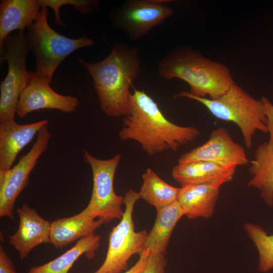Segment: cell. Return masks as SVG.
Returning a JSON list of instances; mask_svg holds the SVG:
<instances>
[{
  "label": "cell",
  "instance_id": "6da1fadb",
  "mask_svg": "<svg viewBox=\"0 0 273 273\" xmlns=\"http://www.w3.org/2000/svg\"><path fill=\"white\" fill-rule=\"evenodd\" d=\"M129 112L118 132L122 141L138 142L148 155L176 151L200 134L198 127L181 126L168 119L157 103L144 90L133 88L128 99Z\"/></svg>",
  "mask_w": 273,
  "mask_h": 273
},
{
  "label": "cell",
  "instance_id": "7a4b0ae2",
  "mask_svg": "<svg viewBox=\"0 0 273 273\" xmlns=\"http://www.w3.org/2000/svg\"><path fill=\"white\" fill-rule=\"evenodd\" d=\"M77 60L93 79L102 111L111 117L126 116L129 89L141 72L139 49L117 42L99 62L90 63L80 57Z\"/></svg>",
  "mask_w": 273,
  "mask_h": 273
},
{
  "label": "cell",
  "instance_id": "3957f363",
  "mask_svg": "<svg viewBox=\"0 0 273 273\" xmlns=\"http://www.w3.org/2000/svg\"><path fill=\"white\" fill-rule=\"evenodd\" d=\"M163 79H181L190 87V95L215 99L221 96L235 82L231 71L224 64L206 57L188 46L178 47L168 52L157 64Z\"/></svg>",
  "mask_w": 273,
  "mask_h": 273
},
{
  "label": "cell",
  "instance_id": "277c9868",
  "mask_svg": "<svg viewBox=\"0 0 273 273\" xmlns=\"http://www.w3.org/2000/svg\"><path fill=\"white\" fill-rule=\"evenodd\" d=\"M174 97L196 101L216 118L236 124L248 149L252 148L253 136L256 132L268 133L267 118L261 99H255L235 82L226 93L215 99L196 97L185 91Z\"/></svg>",
  "mask_w": 273,
  "mask_h": 273
},
{
  "label": "cell",
  "instance_id": "5b68a950",
  "mask_svg": "<svg viewBox=\"0 0 273 273\" xmlns=\"http://www.w3.org/2000/svg\"><path fill=\"white\" fill-rule=\"evenodd\" d=\"M48 7H42L25 34L29 51L35 59V73L51 84L56 69L65 58L78 49L92 47L94 41L85 36L72 38L58 33L48 23Z\"/></svg>",
  "mask_w": 273,
  "mask_h": 273
},
{
  "label": "cell",
  "instance_id": "8992f818",
  "mask_svg": "<svg viewBox=\"0 0 273 273\" xmlns=\"http://www.w3.org/2000/svg\"><path fill=\"white\" fill-rule=\"evenodd\" d=\"M29 51L24 32L7 37L0 54L1 66L5 62L8 65L7 75L0 84V123L15 120L19 98L29 81L26 59Z\"/></svg>",
  "mask_w": 273,
  "mask_h": 273
},
{
  "label": "cell",
  "instance_id": "52a82bcc",
  "mask_svg": "<svg viewBox=\"0 0 273 273\" xmlns=\"http://www.w3.org/2000/svg\"><path fill=\"white\" fill-rule=\"evenodd\" d=\"M140 199L139 192L132 189L126 192L123 215L109 234L105 259L92 273H121L127 269L129 260L133 255L143 252L148 232L145 230L136 232L132 217L134 205Z\"/></svg>",
  "mask_w": 273,
  "mask_h": 273
},
{
  "label": "cell",
  "instance_id": "ba28073f",
  "mask_svg": "<svg viewBox=\"0 0 273 273\" xmlns=\"http://www.w3.org/2000/svg\"><path fill=\"white\" fill-rule=\"evenodd\" d=\"M83 159L91 168L93 187L86 207L95 218L104 223L115 219H121L124 211L123 197L117 195L114 188V179L121 155L117 154L109 159H100L83 149Z\"/></svg>",
  "mask_w": 273,
  "mask_h": 273
},
{
  "label": "cell",
  "instance_id": "9c48e42d",
  "mask_svg": "<svg viewBox=\"0 0 273 273\" xmlns=\"http://www.w3.org/2000/svg\"><path fill=\"white\" fill-rule=\"evenodd\" d=\"M165 0H128L110 13L112 26L137 41L174 14Z\"/></svg>",
  "mask_w": 273,
  "mask_h": 273
},
{
  "label": "cell",
  "instance_id": "30bf717a",
  "mask_svg": "<svg viewBox=\"0 0 273 273\" xmlns=\"http://www.w3.org/2000/svg\"><path fill=\"white\" fill-rule=\"evenodd\" d=\"M51 133L48 126L37 133L31 149L10 169L0 171V217L14 219L16 200L28 186L29 177L41 155L47 150Z\"/></svg>",
  "mask_w": 273,
  "mask_h": 273
},
{
  "label": "cell",
  "instance_id": "8fae6325",
  "mask_svg": "<svg viewBox=\"0 0 273 273\" xmlns=\"http://www.w3.org/2000/svg\"><path fill=\"white\" fill-rule=\"evenodd\" d=\"M195 161L236 167L249 163L245 149L235 142L228 130L222 127L214 129L206 143L181 155L177 163Z\"/></svg>",
  "mask_w": 273,
  "mask_h": 273
},
{
  "label": "cell",
  "instance_id": "7c38bea8",
  "mask_svg": "<svg viewBox=\"0 0 273 273\" xmlns=\"http://www.w3.org/2000/svg\"><path fill=\"white\" fill-rule=\"evenodd\" d=\"M27 85L19 98L17 115L24 118L28 114L41 109H54L66 113L74 112L79 101L72 95H62L56 93L35 71H29Z\"/></svg>",
  "mask_w": 273,
  "mask_h": 273
},
{
  "label": "cell",
  "instance_id": "4fadbf2b",
  "mask_svg": "<svg viewBox=\"0 0 273 273\" xmlns=\"http://www.w3.org/2000/svg\"><path fill=\"white\" fill-rule=\"evenodd\" d=\"M19 224L16 232L10 236L9 243L24 259L36 246L51 243V222L40 216L35 209L24 204L17 209Z\"/></svg>",
  "mask_w": 273,
  "mask_h": 273
},
{
  "label": "cell",
  "instance_id": "5bb4252c",
  "mask_svg": "<svg viewBox=\"0 0 273 273\" xmlns=\"http://www.w3.org/2000/svg\"><path fill=\"white\" fill-rule=\"evenodd\" d=\"M48 125L47 119L25 124L15 120L0 123V171L10 169L21 151Z\"/></svg>",
  "mask_w": 273,
  "mask_h": 273
},
{
  "label": "cell",
  "instance_id": "9a60e30c",
  "mask_svg": "<svg viewBox=\"0 0 273 273\" xmlns=\"http://www.w3.org/2000/svg\"><path fill=\"white\" fill-rule=\"evenodd\" d=\"M41 9L38 0L0 1V54L7 37L14 31L24 32L37 19Z\"/></svg>",
  "mask_w": 273,
  "mask_h": 273
},
{
  "label": "cell",
  "instance_id": "2e32d148",
  "mask_svg": "<svg viewBox=\"0 0 273 273\" xmlns=\"http://www.w3.org/2000/svg\"><path fill=\"white\" fill-rule=\"evenodd\" d=\"M222 181L192 185L180 188L177 201L189 219L213 215Z\"/></svg>",
  "mask_w": 273,
  "mask_h": 273
},
{
  "label": "cell",
  "instance_id": "e0dca14e",
  "mask_svg": "<svg viewBox=\"0 0 273 273\" xmlns=\"http://www.w3.org/2000/svg\"><path fill=\"white\" fill-rule=\"evenodd\" d=\"M236 167L222 165L205 161H195L178 164L172 169V178L181 187L222 181H231Z\"/></svg>",
  "mask_w": 273,
  "mask_h": 273
},
{
  "label": "cell",
  "instance_id": "ac0fdd59",
  "mask_svg": "<svg viewBox=\"0 0 273 273\" xmlns=\"http://www.w3.org/2000/svg\"><path fill=\"white\" fill-rule=\"evenodd\" d=\"M103 224L101 220L96 219L86 207L73 216L59 218L51 222V244L56 249L62 248L94 233Z\"/></svg>",
  "mask_w": 273,
  "mask_h": 273
},
{
  "label": "cell",
  "instance_id": "d6986e66",
  "mask_svg": "<svg viewBox=\"0 0 273 273\" xmlns=\"http://www.w3.org/2000/svg\"><path fill=\"white\" fill-rule=\"evenodd\" d=\"M250 163L249 173L252 177L248 186L259 190L265 203L273 206V143L268 141L259 144Z\"/></svg>",
  "mask_w": 273,
  "mask_h": 273
},
{
  "label": "cell",
  "instance_id": "ffe728a7",
  "mask_svg": "<svg viewBox=\"0 0 273 273\" xmlns=\"http://www.w3.org/2000/svg\"><path fill=\"white\" fill-rule=\"evenodd\" d=\"M185 215L177 201L156 210L154 224L148 233L144 246V250L150 254H165L171 233L178 221Z\"/></svg>",
  "mask_w": 273,
  "mask_h": 273
},
{
  "label": "cell",
  "instance_id": "44dd1931",
  "mask_svg": "<svg viewBox=\"0 0 273 273\" xmlns=\"http://www.w3.org/2000/svg\"><path fill=\"white\" fill-rule=\"evenodd\" d=\"M101 236L92 233L79 239L73 247L56 258L41 265L31 267L27 273H68L82 255L92 259L100 246Z\"/></svg>",
  "mask_w": 273,
  "mask_h": 273
},
{
  "label": "cell",
  "instance_id": "7402d4cb",
  "mask_svg": "<svg viewBox=\"0 0 273 273\" xmlns=\"http://www.w3.org/2000/svg\"><path fill=\"white\" fill-rule=\"evenodd\" d=\"M142 178L143 184L139 192L140 199L156 210L177 201L180 188L167 184L150 168L143 174Z\"/></svg>",
  "mask_w": 273,
  "mask_h": 273
},
{
  "label": "cell",
  "instance_id": "603a6c76",
  "mask_svg": "<svg viewBox=\"0 0 273 273\" xmlns=\"http://www.w3.org/2000/svg\"><path fill=\"white\" fill-rule=\"evenodd\" d=\"M243 226L258 252V270L266 272L273 269V235L258 224L245 223Z\"/></svg>",
  "mask_w": 273,
  "mask_h": 273
},
{
  "label": "cell",
  "instance_id": "cb8c5ba5",
  "mask_svg": "<svg viewBox=\"0 0 273 273\" xmlns=\"http://www.w3.org/2000/svg\"><path fill=\"white\" fill-rule=\"evenodd\" d=\"M38 2L41 7H49L53 10L55 25L63 27H66V26L60 16V9L62 6L72 5L75 10L83 15L89 14L99 10L98 0H38Z\"/></svg>",
  "mask_w": 273,
  "mask_h": 273
},
{
  "label": "cell",
  "instance_id": "d4e9b609",
  "mask_svg": "<svg viewBox=\"0 0 273 273\" xmlns=\"http://www.w3.org/2000/svg\"><path fill=\"white\" fill-rule=\"evenodd\" d=\"M167 260L165 254H150L146 265L142 273H165Z\"/></svg>",
  "mask_w": 273,
  "mask_h": 273
},
{
  "label": "cell",
  "instance_id": "484cf974",
  "mask_svg": "<svg viewBox=\"0 0 273 273\" xmlns=\"http://www.w3.org/2000/svg\"><path fill=\"white\" fill-rule=\"evenodd\" d=\"M265 114L267 118V127L269 135L268 142L273 143V104L265 97L261 98Z\"/></svg>",
  "mask_w": 273,
  "mask_h": 273
},
{
  "label": "cell",
  "instance_id": "4316f807",
  "mask_svg": "<svg viewBox=\"0 0 273 273\" xmlns=\"http://www.w3.org/2000/svg\"><path fill=\"white\" fill-rule=\"evenodd\" d=\"M0 273H17L12 261L2 245L0 246Z\"/></svg>",
  "mask_w": 273,
  "mask_h": 273
},
{
  "label": "cell",
  "instance_id": "83f0119b",
  "mask_svg": "<svg viewBox=\"0 0 273 273\" xmlns=\"http://www.w3.org/2000/svg\"><path fill=\"white\" fill-rule=\"evenodd\" d=\"M150 253L143 251L139 255V258L136 262L129 269L123 273H142L147 263Z\"/></svg>",
  "mask_w": 273,
  "mask_h": 273
}]
</instances>
